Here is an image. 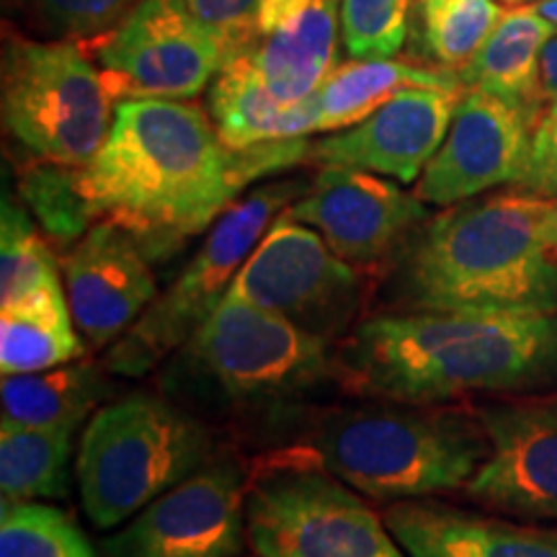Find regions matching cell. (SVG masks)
Returning <instances> with one entry per match:
<instances>
[{
  "mask_svg": "<svg viewBox=\"0 0 557 557\" xmlns=\"http://www.w3.org/2000/svg\"><path fill=\"white\" fill-rule=\"evenodd\" d=\"M308 137L230 148L212 116L176 99H127L101 150L78 169L96 222L122 227L152 263L199 238L250 184L310 160Z\"/></svg>",
  "mask_w": 557,
  "mask_h": 557,
  "instance_id": "obj_1",
  "label": "cell"
},
{
  "mask_svg": "<svg viewBox=\"0 0 557 557\" xmlns=\"http://www.w3.org/2000/svg\"><path fill=\"white\" fill-rule=\"evenodd\" d=\"M338 389L451 403L557 387V312H369L336 346Z\"/></svg>",
  "mask_w": 557,
  "mask_h": 557,
  "instance_id": "obj_2",
  "label": "cell"
},
{
  "mask_svg": "<svg viewBox=\"0 0 557 557\" xmlns=\"http://www.w3.org/2000/svg\"><path fill=\"white\" fill-rule=\"evenodd\" d=\"M547 205L511 189L431 214L380 269L377 312H557Z\"/></svg>",
  "mask_w": 557,
  "mask_h": 557,
  "instance_id": "obj_3",
  "label": "cell"
},
{
  "mask_svg": "<svg viewBox=\"0 0 557 557\" xmlns=\"http://www.w3.org/2000/svg\"><path fill=\"white\" fill-rule=\"evenodd\" d=\"M302 444L338 480L385 504L462 491L491 455L475 406L449 403L336 406Z\"/></svg>",
  "mask_w": 557,
  "mask_h": 557,
  "instance_id": "obj_4",
  "label": "cell"
},
{
  "mask_svg": "<svg viewBox=\"0 0 557 557\" xmlns=\"http://www.w3.org/2000/svg\"><path fill=\"white\" fill-rule=\"evenodd\" d=\"M163 385L233 413H269L338 387L336 346L238 295L178 348Z\"/></svg>",
  "mask_w": 557,
  "mask_h": 557,
  "instance_id": "obj_5",
  "label": "cell"
},
{
  "mask_svg": "<svg viewBox=\"0 0 557 557\" xmlns=\"http://www.w3.org/2000/svg\"><path fill=\"white\" fill-rule=\"evenodd\" d=\"M218 455L212 429L156 393L111 400L88 418L75 457L86 517L114 529Z\"/></svg>",
  "mask_w": 557,
  "mask_h": 557,
  "instance_id": "obj_6",
  "label": "cell"
},
{
  "mask_svg": "<svg viewBox=\"0 0 557 557\" xmlns=\"http://www.w3.org/2000/svg\"><path fill=\"white\" fill-rule=\"evenodd\" d=\"M246 534L256 557H408L385 517L308 444L250 470Z\"/></svg>",
  "mask_w": 557,
  "mask_h": 557,
  "instance_id": "obj_7",
  "label": "cell"
},
{
  "mask_svg": "<svg viewBox=\"0 0 557 557\" xmlns=\"http://www.w3.org/2000/svg\"><path fill=\"white\" fill-rule=\"evenodd\" d=\"M308 186L278 181L259 186L209 230L207 240L181 274L148 305V310L109 346L103 364L116 377H143L207 323L233 287V278L278 214Z\"/></svg>",
  "mask_w": 557,
  "mask_h": 557,
  "instance_id": "obj_8",
  "label": "cell"
},
{
  "mask_svg": "<svg viewBox=\"0 0 557 557\" xmlns=\"http://www.w3.org/2000/svg\"><path fill=\"white\" fill-rule=\"evenodd\" d=\"M0 103L5 132L32 160L83 169L101 150L116 101L78 41L11 34L3 45Z\"/></svg>",
  "mask_w": 557,
  "mask_h": 557,
  "instance_id": "obj_9",
  "label": "cell"
},
{
  "mask_svg": "<svg viewBox=\"0 0 557 557\" xmlns=\"http://www.w3.org/2000/svg\"><path fill=\"white\" fill-rule=\"evenodd\" d=\"M230 295L287 318L338 346L369 299L359 269L346 263L315 227L284 209L233 278Z\"/></svg>",
  "mask_w": 557,
  "mask_h": 557,
  "instance_id": "obj_10",
  "label": "cell"
},
{
  "mask_svg": "<svg viewBox=\"0 0 557 557\" xmlns=\"http://www.w3.org/2000/svg\"><path fill=\"white\" fill-rule=\"evenodd\" d=\"M250 470L218 451L197 472L103 540V557H238L246 534Z\"/></svg>",
  "mask_w": 557,
  "mask_h": 557,
  "instance_id": "obj_11",
  "label": "cell"
},
{
  "mask_svg": "<svg viewBox=\"0 0 557 557\" xmlns=\"http://www.w3.org/2000/svg\"><path fill=\"white\" fill-rule=\"evenodd\" d=\"M114 101L199 96L225 65V54L178 0H137L96 45Z\"/></svg>",
  "mask_w": 557,
  "mask_h": 557,
  "instance_id": "obj_12",
  "label": "cell"
},
{
  "mask_svg": "<svg viewBox=\"0 0 557 557\" xmlns=\"http://www.w3.org/2000/svg\"><path fill=\"white\" fill-rule=\"evenodd\" d=\"M491 455L462 493L487 511L557 519V387L475 406Z\"/></svg>",
  "mask_w": 557,
  "mask_h": 557,
  "instance_id": "obj_13",
  "label": "cell"
},
{
  "mask_svg": "<svg viewBox=\"0 0 557 557\" xmlns=\"http://www.w3.org/2000/svg\"><path fill=\"white\" fill-rule=\"evenodd\" d=\"M292 218L315 227L346 263L382 269L426 222L429 205L380 173L323 165L315 181L287 207Z\"/></svg>",
  "mask_w": 557,
  "mask_h": 557,
  "instance_id": "obj_14",
  "label": "cell"
},
{
  "mask_svg": "<svg viewBox=\"0 0 557 557\" xmlns=\"http://www.w3.org/2000/svg\"><path fill=\"white\" fill-rule=\"evenodd\" d=\"M532 127V120L513 103L468 88L413 194L426 205L451 207L496 186L517 184L527 169Z\"/></svg>",
  "mask_w": 557,
  "mask_h": 557,
  "instance_id": "obj_15",
  "label": "cell"
},
{
  "mask_svg": "<svg viewBox=\"0 0 557 557\" xmlns=\"http://www.w3.org/2000/svg\"><path fill=\"white\" fill-rule=\"evenodd\" d=\"M62 278L75 325L90 348L124 336L158 297L152 261L111 222H96L62 259Z\"/></svg>",
  "mask_w": 557,
  "mask_h": 557,
  "instance_id": "obj_16",
  "label": "cell"
},
{
  "mask_svg": "<svg viewBox=\"0 0 557 557\" xmlns=\"http://www.w3.org/2000/svg\"><path fill=\"white\" fill-rule=\"evenodd\" d=\"M462 94L408 88L338 135L312 143L310 163L372 171L413 184L442 148Z\"/></svg>",
  "mask_w": 557,
  "mask_h": 557,
  "instance_id": "obj_17",
  "label": "cell"
},
{
  "mask_svg": "<svg viewBox=\"0 0 557 557\" xmlns=\"http://www.w3.org/2000/svg\"><path fill=\"white\" fill-rule=\"evenodd\" d=\"M382 517L408 557H557V534L468 511L436 496L395 500Z\"/></svg>",
  "mask_w": 557,
  "mask_h": 557,
  "instance_id": "obj_18",
  "label": "cell"
},
{
  "mask_svg": "<svg viewBox=\"0 0 557 557\" xmlns=\"http://www.w3.org/2000/svg\"><path fill=\"white\" fill-rule=\"evenodd\" d=\"M338 34L341 0H310L297 16L261 34L246 54L278 101L302 103L336 70Z\"/></svg>",
  "mask_w": 557,
  "mask_h": 557,
  "instance_id": "obj_19",
  "label": "cell"
},
{
  "mask_svg": "<svg viewBox=\"0 0 557 557\" xmlns=\"http://www.w3.org/2000/svg\"><path fill=\"white\" fill-rule=\"evenodd\" d=\"M207 107L220 139L235 150L315 132L312 101H278L246 52L222 65L209 88Z\"/></svg>",
  "mask_w": 557,
  "mask_h": 557,
  "instance_id": "obj_20",
  "label": "cell"
},
{
  "mask_svg": "<svg viewBox=\"0 0 557 557\" xmlns=\"http://www.w3.org/2000/svg\"><path fill=\"white\" fill-rule=\"evenodd\" d=\"M555 29L537 5L504 11L480 52L459 73L465 88L487 90L513 103L534 124L547 107L540 94V60Z\"/></svg>",
  "mask_w": 557,
  "mask_h": 557,
  "instance_id": "obj_21",
  "label": "cell"
},
{
  "mask_svg": "<svg viewBox=\"0 0 557 557\" xmlns=\"http://www.w3.org/2000/svg\"><path fill=\"white\" fill-rule=\"evenodd\" d=\"M408 88H434L447 94L468 90L455 70L421 67L389 58L354 60L333 70L310 99L315 109V132L354 127Z\"/></svg>",
  "mask_w": 557,
  "mask_h": 557,
  "instance_id": "obj_22",
  "label": "cell"
},
{
  "mask_svg": "<svg viewBox=\"0 0 557 557\" xmlns=\"http://www.w3.org/2000/svg\"><path fill=\"white\" fill-rule=\"evenodd\" d=\"M111 372L103 361L75 359L29 374H3V418L26 426L81 429L111 395Z\"/></svg>",
  "mask_w": 557,
  "mask_h": 557,
  "instance_id": "obj_23",
  "label": "cell"
},
{
  "mask_svg": "<svg viewBox=\"0 0 557 557\" xmlns=\"http://www.w3.org/2000/svg\"><path fill=\"white\" fill-rule=\"evenodd\" d=\"M73 320L62 284L0 308V372H45L81 359L86 346Z\"/></svg>",
  "mask_w": 557,
  "mask_h": 557,
  "instance_id": "obj_24",
  "label": "cell"
},
{
  "mask_svg": "<svg viewBox=\"0 0 557 557\" xmlns=\"http://www.w3.org/2000/svg\"><path fill=\"white\" fill-rule=\"evenodd\" d=\"M78 429L0 421V498L3 504L62 498Z\"/></svg>",
  "mask_w": 557,
  "mask_h": 557,
  "instance_id": "obj_25",
  "label": "cell"
},
{
  "mask_svg": "<svg viewBox=\"0 0 557 557\" xmlns=\"http://www.w3.org/2000/svg\"><path fill=\"white\" fill-rule=\"evenodd\" d=\"M18 194L58 246H75L94 227V214L78 186V169L32 160L18 171Z\"/></svg>",
  "mask_w": 557,
  "mask_h": 557,
  "instance_id": "obj_26",
  "label": "cell"
},
{
  "mask_svg": "<svg viewBox=\"0 0 557 557\" xmlns=\"http://www.w3.org/2000/svg\"><path fill=\"white\" fill-rule=\"evenodd\" d=\"M60 276L50 243L29 212L5 194L0 209V308L54 287Z\"/></svg>",
  "mask_w": 557,
  "mask_h": 557,
  "instance_id": "obj_27",
  "label": "cell"
},
{
  "mask_svg": "<svg viewBox=\"0 0 557 557\" xmlns=\"http://www.w3.org/2000/svg\"><path fill=\"white\" fill-rule=\"evenodd\" d=\"M0 557H96V553L62 508L21 500L0 506Z\"/></svg>",
  "mask_w": 557,
  "mask_h": 557,
  "instance_id": "obj_28",
  "label": "cell"
},
{
  "mask_svg": "<svg viewBox=\"0 0 557 557\" xmlns=\"http://www.w3.org/2000/svg\"><path fill=\"white\" fill-rule=\"evenodd\" d=\"M423 39L438 67L462 73L504 16L493 0H423Z\"/></svg>",
  "mask_w": 557,
  "mask_h": 557,
  "instance_id": "obj_29",
  "label": "cell"
},
{
  "mask_svg": "<svg viewBox=\"0 0 557 557\" xmlns=\"http://www.w3.org/2000/svg\"><path fill=\"white\" fill-rule=\"evenodd\" d=\"M408 34V0H341V41L354 60L393 58Z\"/></svg>",
  "mask_w": 557,
  "mask_h": 557,
  "instance_id": "obj_30",
  "label": "cell"
},
{
  "mask_svg": "<svg viewBox=\"0 0 557 557\" xmlns=\"http://www.w3.org/2000/svg\"><path fill=\"white\" fill-rule=\"evenodd\" d=\"M39 29L60 39H99L114 29L137 0H24Z\"/></svg>",
  "mask_w": 557,
  "mask_h": 557,
  "instance_id": "obj_31",
  "label": "cell"
},
{
  "mask_svg": "<svg viewBox=\"0 0 557 557\" xmlns=\"http://www.w3.org/2000/svg\"><path fill=\"white\" fill-rule=\"evenodd\" d=\"M178 3L214 39V45L225 54V62L248 52L261 37V0H178Z\"/></svg>",
  "mask_w": 557,
  "mask_h": 557,
  "instance_id": "obj_32",
  "label": "cell"
},
{
  "mask_svg": "<svg viewBox=\"0 0 557 557\" xmlns=\"http://www.w3.org/2000/svg\"><path fill=\"white\" fill-rule=\"evenodd\" d=\"M513 189L557 199V103H547L534 122L527 169Z\"/></svg>",
  "mask_w": 557,
  "mask_h": 557,
  "instance_id": "obj_33",
  "label": "cell"
},
{
  "mask_svg": "<svg viewBox=\"0 0 557 557\" xmlns=\"http://www.w3.org/2000/svg\"><path fill=\"white\" fill-rule=\"evenodd\" d=\"M540 94L545 103H557V34L547 41L540 60Z\"/></svg>",
  "mask_w": 557,
  "mask_h": 557,
  "instance_id": "obj_34",
  "label": "cell"
},
{
  "mask_svg": "<svg viewBox=\"0 0 557 557\" xmlns=\"http://www.w3.org/2000/svg\"><path fill=\"white\" fill-rule=\"evenodd\" d=\"M542 235H545L547 248L557 256V199H549L545 222H542Z\"/></svg>",
  "mask_w": 557,
  "mask_h": 557,
  "instance_id": "obj_35",
  "label": "cell"
},
{
  "mask_svg": "<svg viewBox=\"0 0 557 557\" xmlns=\"http://www.w3.org/2000/svg\"><path fill=\"white\" fill-rule=\"evenodd\" d=\"M534 5H537V11L549 21V24L557 26V0H540V3Z\"/></svg>",
  "mask_w": 557,
  "mask_h": 557,
  "instance_id": "obj_36",
  "label": "cell"
},
{
  "mask_svg": "<svg viewBox=\"0 0 557 557\" xmlns=\"http://www.w3.org/2000/svg\"><path fill=\"white\" fill-rule=\"evenodd\" d=\"M506 3H524V0H506Z\"/></svg>",
  "mask_w": 557,
  "mask_h": 557,
  "instance_id": "obj_37",
  "label": "cell"
}]
</instances>
